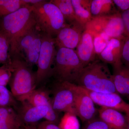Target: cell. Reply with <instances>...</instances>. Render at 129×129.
Returning a JSON list of instances; mask_svg holds the SVG:
<instances>
[{
    "label": "cell",
    "instance_id": "d4e9b609",
    "mask_svg": "<svg viewBox=\"0 0 129 129\" xmlns=\"http://www.w3.org/2000/svg\"><path fill=\"white\" fill-rule=\"evenodd\" d=\"M17 100L6 86L0 85V107H12L17 108Z\"/></svg>",
    "mask_w": 129,
    "mask_h": 129
},
{
    "label": "cell",
    "instance_id": "cb8c5ba5",
    "mask_svg": "<svg viewBox=\"0 0 129 129\" xmlns=\"http://www.w3.org/2000/svg\"><path fill=\"white\" fill-rule=\"evenodd\" d=\"M58 126L61 129H80L77 115L71 113H65Z\"/></svg>",
    "mask_w": 129,
    "mask_h": 129
},
{
    "label": "cell",
    "instance_id": "d6a6232c",
    "mask_svg": "<svg viewBox=\"0 0 129 129\" xmlns=\"http://www.w3.org/2000/svg\"><path fill=\"white\" fill-rule=\"evenodd\" d=\"M121 16L125 27V35L129 37V9L121 13Z\"/></svg>",
    "mask_w": 129,
    "mask_h": 129
},
{
    "label": "cell",
    "instance_id": "44dd1931",
    "mask_svg": "<svg viewBox=\"0 0 129 129\" xmlns=\"http://www.w3.org/2000/svg\"><path fill=\"white\" fill-rule=\"evenodd\" d=\"M51 2L60 9L65 21L69 24L76 21L72 0H52Z\"/></svg>",
    "mask_w": 129,
    "mask_h": 129
},
{
    "label": "cell",
    "instance_id": "4316f807",
    "mask_svg": "<svg viewBox=\"0 0 129 129\" xmlns=\"http://www.w3.org/2000/svg\"><path fill=\"white\" fill-rule=\"evenodd\" d=\"M9 52V42L5 35L0 32V63L3 64L11 62Z\"/></svg>",
    "mask_w": 129,
    "mask_h": 129
},
{
    "label": "cell",
    "instance_id": "7402d4cb",
    "mask_svg": "<svg viewBox=\"0 0 129 129\" xmlns=\"http://www.w3.org/2000/svg\"><path fill=\"white\" fill-rule=\"evenodd\" d=\"M42 45V35L39 34L33 41L26 53V62L30 66L37 64Z\"/></svg>",
    "mask_w": 129,
    "mask_h": 129
},
{
    "label": "cell",
    "instance_id": "ffe728a7",
    "mask_svg": "<svg viewBox=\"0 0 129 129\" xmlns=\"http://www.w3.org/2000/svg\"><path fill=\"white\" fill-rule=\"evenodd\" d=\"M90 11L92 17L109 16L118 12L112 0H92Z\"/></svg>",
    "mask_w": 129,
    "mask_h": 129
},
{
    "label": "cell",
    "instance_id": "9a60e30c",
    "mask_svg": "<svg viewBox=\"0 0 129 129\" xmlns=\"http://www.w3.org/2000/svg\"><path fill=\"white\" fill-rule=\"evenodd\" d=\"M76 49L75 51L84 68L98 58L94 48L93 35L86 29L83 32Z\"/></svg>",
    "mask_w": 129,
    "mask_h": 129
},
{
    "label": "cell",
    "instance_id": "ba28073f",
    "mask_svg": "<svg viewBox=\"0 0 129 129\" xmlns=\"http://www.w3.org/2000/svg\"><path fill=\"white\" fill-rule=\"evenodd\" d=\"M58 82L51 99L53 110L57 113L76 114L75 105L78 85L67 81Z\"/></svg>",
    "mask_w": 129,
    "mask_h": 129
},
{
    "label": "cell",
    "instance_id": "ac0fdd59",
    "mask_svg": "<svg viewBox=\"0 0 129 129\" xmlns=\"http://www.w3.org/2000/svg\"><path fill=\"white\" fill-rule=\"evenodd\" d=\"M23 124L12 107H0V129H19Z\"/></svg>",
    "mask_w": 129,
    "mask_h": 129
},
{
    "label": "cell",
    "instance_id": "f546056e",
    "mask_svg": "<svg viewBox=\"0 0 129 129\" xmlns=\"http://www.w3.org/2000/svg\"><path fill=\"white\" fill-rule=\"evenodd\" d=\"M82 129H112L105 122L95 118L86 123Z\"/></svg>",
    "mask_w": 129,
    "mask_h": 129
},
{
    "label": "cell",
    "instance_id": "8fae6325",
    "mask_svg": "<svg viewBox=\"0 0 129 129\" xmlns=\"http://www.w3.org/2000/svg\"><path fill=\"white\" fill-rule=\"evenodd\" d=\"M94 103L105 107L129 114V104L124 101L117 93H103L86 90Z\"/></svg>",
    "mask_w": 129,
    "mask_h": 129
},
{
    "label": "cell",
    "instance_id": "74e56055",
    "mask_svg": "<svg viewBox=\"0 0 129 129\" xmlns=\"http://www.w3.org/2000/svg\"><path fill=\"white\" fill-rule=\"evenodd\" d=\"M127 99H128V100L129 101V95L127 96Z\"/></svg>",
    "mask_w": 129,
    "mask_h": 129
},
{
    "label": "cell",
    "instance_id": "d6986e66",
    "mask_svg": "<svg viewBox=\"0 0 129 129\" xmlns=\"http://www.w3.org/2000/svg\"><path fill=\"white\" fill-rule=\"evenodd\" d=\"M91 2V0H72L76 21L85 28L92 18L90 11Z\"/></svg>",
    "mask_w": 129,
    "mask_h": 129
},
{
    "label": "cell",
    "instance_id": "836d02e7",
    "mask_svg": "<svg viewBox=\"0 0 129 129\" xmlns=\"http://www.w3.org/2000/svg\"><path fill=\"white\" fill-rule=\"evenodd\" d=\"M36 127L37 129H61L56 124L46 120L40 123Z\"/></svg>",
    "mask_w": 129,
    "mask_h": 129
},
{
    "label": "cell",
    "instance_id": "5bb4252c",
    "mask_svg": "<svg viewBox=\"0 0 129 129\" xmlns=\"http://www.w3.org/2000/svg\"><path fill=\"white\" fill-rule=\"evenodd\" d=\"M25 101L33 106H46L49 109L45 119L47 121L57 124L59 121L57 113L53 110L52 104L51 99L49 94L45 90L35 89L24 97L21 102Z\"/></svg>",
    "mask_w": 129,
    "mask_h": 129
},
{
    "label": "cell",
    "instance_id": "1f68e13d",
    "mask_svg": "<svg viewBox=\"0 0 129 129\" xmlns=\"http://www.w3.org/2000/svg\"><path fill=\"white\" fill-rule=\"evenodd\" d=\"M115 7L120 13L129 9V0H113Z\"/></svg>",
    "mask_w": 129,
    "mask_h": 129
},
{
    "label": "cell",
    "instance_id": "2e32d148",
    "mask_svg": "<svg viewBox=\"0 0 129 129\" xmlns=\"http://www.w3.org/2000/svg\"><path fill=\"white\" fill-rule=\"evenodd\" d=\"M99 118L112 129H127L126 115L112 109L101 107L98 110Z\"/></svg>",
    "mask_w": 129,
    "mask_h": 129
},
{
    "label": "cell",
    "instance_id": "e0dca14e",
    "mask_svg": "<svg viewBox=\"0 0 129 129\" xmlns=\"http://www.w3.org/2000/svg\"><path fill=\"white\" fill-rule=\"evenodd\" d=\"M113 80L118 94L129 95V68L122 65L113 68Z\"/></svg>",
    "mask_w": 129,
    "mask_h": 129
},
{
    "label": "cell",
    "instance_id": "7a4b0ae2",
    "mask_svg": "<svg viewBox=\"0 0 129 129\" xmlns=\"http://www.w3.org/2000/svg\"><path fill=\"white\" fill-rule=\"evenodd\" d=\"M76 84L94 92L117 93L107 64L98 58L84 68Z\"/></svg>",
    "mask_w": 129,
    "mask_h": 129
},
{
    "label": "cell",
    "instance_id": "3957f363",
    "mask_svg": "<svg viewBox=\"0 0 129 129\" xmlns=\"http://www.w3.org/2000/svg\"><path fill=\"white\" fill-rule=\"evenodd\" d=\"M12 72L9 84L11 92L16 100L21 102L35 90L36 75L27 62L20 57L11 59Z\"/></svg>",
    "mask_w": 129,
    "mask_h": 129
},
{
    "label": "cell",
    "instance_id": "e575fe53",
    "mask_svg": "<svg viewBox=\"0 0 129 129\" xmlns=\"http://www.w3.org/2000/svg\"><path fill=\"white\" fill-rule=\"evenodd\" d=\"M42 0H24V1L27 4L34 5L42 2Z\"/></svg>",
    "mask_w": 129,
    "mask_h": 129
},
{
    "label": "cell",
    "instance_id": "d590c367",
    "mask_svg": "<svg viewBox=\"0 0 129 129\" xmlns=\"http://www.w3.org/2000/svg\"><path fill=\"white\" fill-rule=\"evenodd\" d=\"M24 129H37L35 125H25L24 126Z\"/></svg>",
    "mask_w": 129,
    "mask_h": 129
},
{
    "label": "cell",
    "instance_id": "484cf974",
    "mask_svg": "<svg viewBox=\"0 0 129 129\" xmlns=\"http://www.w3.org/2000/svg\"><path fill=\"white\" fill-rule=\"evenodd\" d=\"M92 35L95 51L98 56L105 49L111 38L103 32Z\"/></svg>",
    "mask_w": 129,
    "mask_h": 129
},
{
    "label": "cell",
    "instance_id": "83f0119b",
    "mask_svg": "<svg viewBox=\"0 0 129 129\" xmlns=\"http://www.w3.org/2000/svg\"><path fill=\"white\" fill-rule=\"evenodd\" d=\"M39 34L36 27L31 29L21 38L19 44V52L23 51L25 54L36 36Z\"/></svg>",
    "mask_w": 129,
    "mask_h": 129
},
{
    "label": "cell",
    "instance_id": "30bf717a",
    "mask_svg": "<svg viewBox=\"0 0 129 129\" xmlns=\"http://www.w3.org/2000/svg\"><path fill=\"white\" fill-rule=\"evenodd\" d=\"M75 113L83 122L95 118L97 111L94 103L86 90L78 85L75 105Z\"/></svg>",
    "mask_w": 129,
    "mask_h": 129
},
{
    "label": "cell",
    "instance_id": "4dcf8cb0",
    "mask_svg": "<svg viewBox=\"0 0 129 129\" xmlns=\"http://www.w3.org/2000/svg\"><path fill=\"white\" fill-rule=\"evenodd\" d=\"M121 61L123 65L129 68V37H127L125 41Z\"/></svg>",
    "mask_w": 129,
    "mask_h": 129
},
{
    "label": "cell",
    "instance_id": "f1b7e54d",
    "mask_svg": "<svg viewBox=\"0 0 129 129\" xmlns=\"http://www.w3.org/2000/svg\"><path fill=\"white\" fill-rule=\"evenodd\" d=\"M12 69L11 62L0 67V85L6 86L11 78Z\"/></svg>",
    "mask_w": 129,
    "mask_h": 129
},
{
    "label": "cell",
    "instance_id": "52a82bcc",
    "mask_svg": "<svg viewBox=\"0 0 129 129\" xmlns=\"http://www.w3.org/2000/svg\"><path fill=\"white\" fill-rule=\"evenodd\" d=\"M85 28L92 34L103 32L111 38L126 37L124 24L119 11L109 16L92 17Z\"/></svg>",
    "mask_w": 129,
    "mask_h": 129
},
{
    "label": "cell",
    "instance_id": "6da1fadb",
    "mask_svg": "<svg viewBox=\"0 0 129 129\" xmlns=\"http://www.w3.org/2000/svg\"><path fill=\"white\" fill-rule=\"evenodd\" d=\"M36 25L32 6L29 4L1 19L0 32L5 35L9 42L11 60L20 57L19 41L24 35L35 28Z\"/></svg>",
    "mask_w": 129,
    "mask_h": 129
},
{
    "label": "cell",
    "instance_id": "9c48e42d",
    "mask_svg": "<svg viewBox=\"0 0 129 129\" xmlns=\"http://www.w3.org/2000/svg\"><path fill=\"white\" fill-rule=\"evenodd\" d=\"M85 28L76 21L67 24L54 38L55 45L58 47L74 50L78 44Z\"/></svg>",
    "mask_w": 129,
    "mask_h": 129
},
{
    "label": "cell",
    "instance_id": "8992f818",
    "mask_svg": "<svg viewBox=\"0 0 129 129\" xmlns=\"http://www.w3.org/2000/svg\"><path fill=\"white\" fill-rule=\"evenodd\" d=\"M54 38L50 35H42V45L37 63L36 85L52 75L57 52Z\"/></svg>",
    "mask_w": 129,
    "mask_h": 129
},
{
    "label": "cell",
    "instance_id": "277c9868",
    "mask_svg": "<svg viewBox=\"0 0 129 129\" xmlns=\"http://www.w3.org/2000/svg\"><path fill=\"white\" fill-rule=\"evenodd\" d=\"M31 6L36 22V27L44 34L52 37L56 36L61 29L67 24L60 9L51 1H43Z\"/></svg>",
    "mask_w": 129,
    "mask_h": 129
},
{
    "label": "cell",
    "instance_id": "8d00e7d4",
    "mask_svg": "<svg viewBox=\"0 0 129 129\" xmlns=\"http://www.w3.org/2000/svg\"><path fill=\"white\" fill-rule=\"evenodd\" d=\"M126 116L127 117V129H129V114H126Z\"/></svg>",
    "mask_w": 129,
    "mask_h": 129
},
{
    "label": "cell",
    "instance_id": "4fadbf2b",
    "mask_svg": "<svg viewBox=\"0 0 129 129\" xmlns=\"http://www.w3.org/2000/svg\"><path fill=\"white\" fill-rule=\"evenodd\" d=\"M20 102L21 105L17 107V113L23 124L35 125L42 119L45 118L49 111L47 106H33L25 101Z\"/></svg>",
    "mask_w": 129,
    "mask_h": 129
},
{
    "label": "cell",
    "instance_id": "5b68a950",
    "mask_svg": "<svg viewBox=\"0 0 129 129\" xmlns=\"http://www.w3.org/2000/svg\"><path fill=\"white\" fill-rule=\"evenodd\" d=\"M84 68L75 50L60 48L57 52L52 75L58 82L76 84Z\"/></svg>",
    "mask_w": 129,
    "mask_h": 129
},
{
    "label": "cell",
    "instance_id": "7c38bea8",
    "mask_svg": "<svg viewBox=\"0 0 129 129\" xmlns=\"http://www.w3.org/2000/svg\"><path fill=\"white\" fill-rule=\"evenodd\" d=\"M126 38H111L106 48L97 57L103 62L112 65L113 68L120 67L123 64L121 61L122 51Z\"/></svg>",
    "mask_w": 129,
    "mask_h": 129
},
{
    "label": "cell",
    "instance_id": "603a6c76",
    "mask_svg": "<svg viewBox=\"0 0 129 129\" xmlns=\"http://www.w3.org/2000/svg\"><path fill=\"white\" fill-rule=\"evenodd\" d=\"M27 5L24 0H0V19Z\"/></svg>",
    "mask_w": 129,
    "mask_h": 129
}]
</instances>
